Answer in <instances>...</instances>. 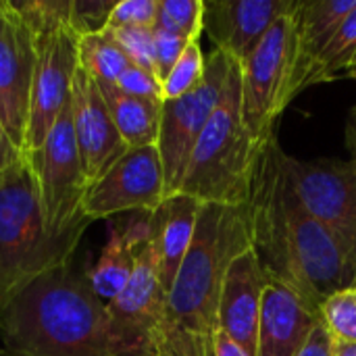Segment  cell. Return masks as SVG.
Here are the masks:
<instances>
[{"label":"cell","mask_w":356,"mask_h":356,"mask_svg":"<svg viewBox=\"0 0 356 356\" xmlns=\"http://www.w3.org/2000/svg\"><path fill=\"white\" fill-rule=\"evenodd\" d=\"M35 65L38 48L31 31L6 0H0V123L21 152H25Z\"/></svg>","instance_id":"4fadbf2b"},{"label":"cell","mask_w":356,"mask_h":356,"mask_svg":"<svg viewBox=\"0 0 356 356\" xmlns=\"http://www.w3.org/2000/svg\"><path fill=\"white\" fill-rule=\"evenodd\" d=\"M248 248V204L200 207L194 240L167 294L152 356H213L225 273Z\"/></svg>","instance_id":"7a4b0ae2"},{"label":"cell","mask_w":356,"mask_h":356,"mask_svg":"<svg viewBox=\"0 0 356 356\" xmlns=\"http://www.w3.org/2000/svg\"><path fill=\"white\" fill-rule=\"evenodd\" d=\"M106 31L115 38V42L121 46V50L131 60V65L156 75L154 27H115V29H106Z\"/></svg>","instance_id":"83f0119b"},{"label":"cell","mask_w":356,"mask_h":356,"mask_svg":"<svg viewBox=\"0 0 356 356\" xmlns=\"http://www.w3.org/2000/svg\"><path fill=\"white\" fill-rule=\"evenodd\" d=\"M356 60V8L346 17V21L340 25V29L327 40V44L321 48L309 77L305 83V90L317 83L332 81L340 77V73H348V69Z\"/></svg>","instance_id":"603a6c76"},{"label":"cell","mask_w":356,"mask_h":356,"mask_svg":"<svg viewBox=\"0 0 356 356\" xmlns=\"http://www.w3.org/2000/svg\"><path fill=\"white\" fill-rule=\"evenodd\" d=\"M346 75H348V77H356V65H355V67H350V69H348V73H346Z\"/></svg>","instance_id":"74e56055"},{"label":"cell","mask_w":356,"mask_h":356,"mask_svg":"<svg viewBox=\"0 0 356 356\" xmlns=\"http://www.w3.org/2000/svg\"><path fill=\"white\" fill-rule=\"evenodd\" d=\"M159 0H117L104 29L115 27H154Z\"/></svg>","instance_id":"f546056e"},{"label":"cell","mask_w":356,"mask_h":356,"mask_svg":"<svg viewBox=\"0 0 356 356\" xmlns=\"http://www.w3.org/2000/svg\"><path fill=\"white\" fill-rule=\"evenodd\" d=\"M296 4L298 0H204L202 33H209L217 50L240 63Z\"/></svg>","instance_id":"9a60e30c"},{"label":"cell","mask_w":356,"mask_h":356,"mask_svg":"<svg viewBox=\"0 0 356 356\" xmlns=\"http://www.w3.org/2000/svg\"><path fill=\"white\" fill-rule=\"evenodd\" d=\"M204 63L207 56L202 54L200 42H192L161 83L163 100H175L192 92L204 75Z\"/></svg>","instance_id":"4316f807"},{"label":"cell","mask_w":356,"mask_h":356,"mask_svg":"<svg viewBox=\"0 0 356 356\" xmlns=\"http://www.w3.org/2000/svg\"><path fill=\"white\" fill-rule=\"evenodd\" d=\"M288 175L300 204L356 259V163L288 156Z\"/></svg>","instance_id":"9c48e42d"},{"label":"cell","mask_w":356,"mask_h":356,"mask_svg":"<svg viewBox=\"0 0 356 356\" xmlns=\"http://www.w3.org/2000/svg\"><path fill=\"white\" fill-rule=\"evenodd\" d=\"M71 119L88 186L106 173L129 148L119 136L104 94L94 77L77 67L71 90Z\"/></svg>","instance_id":"5bb4252c"},{"label":"cell","mask_w":356,"mask_h":356,"mask_svg":"<svg viewBox=\"0 0 356 356\" xmlns=\"http://www.w3.org/2000/svg\"><path fill=\"white\" fill-rule=\"evenodd\" d=\"M271 284L254 248L236 257L225 273L221 302H219V330L238 342L250 356H257L259 323L263 311V296Z\"/></svg>","instance_id":"2e32d148"},{"label":"cell","mask_w":356,"mask_h":356,"mask_svg":"<svg viewBox=\"0 0 356 356\" xmlns=\"http://www.w3.org/2000/svg\"><path fill=\"white\" fill-rule=\"evenodd\" d=\"M165 198L163 161L154 144L129 148L106 173L94 179L83 194L81 211L90 221L129 211L154 213Z\"/></svg>","instance_id":"30bf717a"},{"label":"cell","mask_w":356,"mask_h":356,"mask_svg":"<svg viewBox=\"0 0 356 356\" xmlns=\"http://www.w3.org/2000/svg\"><path fill=\"white\" fill-rule=\"evenodd\" d=\"M213 356H250L238 342H234L225 332H217L213 340Z\"/></svg>","instance_id":"836d02e7"},{"label":"cell","mask_w":356,"mask_h":356,"mask_svg":"<svg viewBox=\"0 0 356 356\" xmlns=\"http://www.w3.org/2000/svg\"><path fill=\"white\" fill-rule=\"evenodd\" d=\"M8 8L40 42L63 27H71L73 0H6Z\"/></svg>","instance_id":"cb8c5ba5"},{"label":"cell","mask_w":356,"mask_h":356,"mask_svg":"<svg viewBox=\"0 0 356 356\" xmlns=\"http://www.w3.org/2000/svg\"><path fill=\"white\" fill-rule=\"evenodd\" d=\"M346 146L350 150V161L356 163V104L350 108L346 121Z\"/></svg>","instance_id":"d590c367"},{"label":"cell","mask_w":356,"mask_h":356,"mask_svg":"<svg viewBox=\"0 0 356 356\" xmlns=\"http://www.w3.org/2000/svg\"><path fill=\"white\" fill-rule=\"evenodd\" d=\"M321 321L338 344H356V288L332 294L319 309Z\"/></svg>","instance_id":"484cf974"},{"label":"cell","mask_w":356,"mask_h":356,"mask_svg":"<svg viewBox=\"0 0 356 356\" xmlns=\"http://www.w3.org/2000/svg\"><path fill=\"white\" fill-rule=\"evenodd\" d=\"M204 0H159L154 29H163L186 38L188 42H198L202 35Z\"/></svg>","instance_id":"d4e9b609"},{"label":"cell","mask_w":356,"mask_h":356,"mask_svg":"<svg viewBox=\"0 0 356 356\" xmlns=\"http://www.w3.org/2000/svg\"><path fill=\"white\" fill-rule=\"evenodd\" d=\"M355 65H356V60H355ZM355 65H353V67H355Z\"/></svg>","instance_id":"f35d334b"},{"label":"cell","mask_w":356,"mask_h":356,"mask_svg":"<svg viewBox=\"0 0 356 356\" xmlns=\"http://www.w3.org/2000/svg\"><path fill=\"white\" fill-rule=\"evenodd\" d=\"M190 44L192 42H188L186 38H179L163 29H154V67L161 83L171 73V69L175 67V63L179 60V56Z\"/></svg>","instance_id":"4dcf8cb0"},{"label":"cell","mask_w":356,"mask_h":356,"mask_svg":"<svg viewBox=\"0 0 356 356\" xmlns=\"http://www.w3.org/2000/svg\"><path fill=\"white\" fill-rule=\"evenodd\" d=\"M77 44L79 35L71 27H63L35 42L38 65L25 131V152H33L46 142L60 113L71 102L73 79L79 67Z\"/></svg>","instance_id":"7c38bea8"},{"label":"cell","mask_w":356,"mask_h":356,"mask_svg":"<svg viewBox=\"0 0 356 356\" xmlns=\"http://www.w3.org/2000/svg\"><path fill=\"white\" fill-rule=\"evenodd\" d=\"M23 156V152L13 144V140L8 138L6 129L0 123V171L8 169L13 163H17Z\"/></svg>","instance_id":"e575fe53"},{"label":"cell","mask_w":356,"mask_h":356,"mask_svg":"<svg viewBox=\"0 0 356 356\" xmlns=\"http://www.w3.org/2000/svg\"><path fill=\"white\" fill-rule=\"evenodd\" d=\"M356 8V0H319L302 2L294 13L296 21V63L292 75V100L305 92L307 77L327 40L340 29Z\"/></svg>","instance_id":"ffe728a7"},{"label":"cell","mask_w":356,"mask_h":356,"mask_svg":"<svg viewBox=\"0 0 356 356\" xmlns=\"http://www.w3.org/2000/svg\"><path fill=\"white\" fill-rule=\"evenodd\" d=\"M248 215L252 248L269 280L315 313L332 294L356 284L355 257L300 204L277 136L263 146Z\"/></svg>","instance_id":"6da1fadb"},{"label":"cell","mask_w":356,"mask_h":356,"mask_svg":"<svg viewBox=\"0 0 356 356\" xmlns=\"http://www.w3.org/2000/svg\"><path fill=\"white\" fill-rule=\"evenodd\" d=\"M319 321L321 315L294 292L271 282L263 296L257 356H298Z\"/></svg>","instance_id":"e0dca14e"},{"label":"cell","mask_w":356,"mask_h":356,"mask_svg":"<svg viewBox=\"0 0 356 356\" xmlns=\"http://www.w3.org/2000/svg\"><path fill=\"white\" fill-rule=\"evenodd\" d=\"M200 207L198 200L186 194H173L150 213V246L159 282L167 294L194 240Z\"/></svg>","instance_id":"ac0fdd59"},{"label":"cell","mask_w":356,"mask_h":356,"mask_svg":"<svg viewBox=\"0 0 356 356\" xmlns=\"http://www.w3.org/2000/svg\"><path fill=\"white\" fill-rule=\"evenodd\" d=\"M77 63L79 69L86 71L100 83H117L123 71L131 65L127 54L115 42V38L102 29L94 33L79 35L77 44Z\"/></svg>","instance_id":"7402d4cb"},{"label":"cell","mask_w":356,"mask_h":356,"mask_svg":"<svg viewBox=\"0 0 356 356\" xmlns=\"http://www.w3.org/2000/svg\"><path fill=\"white\" fill-rule=\"evenodd\" d=\"M88 225L81 223L65 234L46 227L25 154L0 171V309L40 275L71 263Z\"/></svg>","instance_id":"277c9868"},{"label":"cell","mask_w":356,"mask_h":356,"mask_svg":"<svg viewBox=\"0 0 356 356\" xmlns=\"http://www.w3.org/2000/svg\"><path fill=\"white\" fill-rule=\"evenodd\" d=\"M232 65L234 58L215 48L207 56L204 75L198 86L181 98L163 100L156 148L163 161L167 198L181 188L194 146L223 96Z\"/></svg>","instance_id":"52a82bcc"},{"label":"cell","mask_w":356,"mask_h":356,"mask_svg":"<svg viewBox=\"0 0 356 356\" xmlns=\"http://www.w3.org/2000/svg\"><path fill=\"white\" fill-rule=\"evenodd\" d=\"M263 146L244 123L242 75L240 63L234 60L223 96L194 146L177 194L200 204H248Z\"/></svg>","instance_id":"5b68a950"},{"label":"cell","mask_w":356,"mask_h":356,"mask_svg":"<svg viewBox=\"0 0 356 356\" xmlns=\"http://www.w3.org/2000/svg\"><path fill=\"white\" fill-rule=\"evenodd\" d=\"M98 86L104 94L111 117L125 146L127 148L154 146L159 142L163 100L136 98V96L123 94L113 83L98 81Z\"/></svg>","instance_id":"44dd1931"},{"label":"cell","mask_w":356,"mask_h":356,"mask_svg":"<svg viewBox=\"0 0 356 356\" xmlns=\"http://www.w3.org/2000/svg\"><path fill=\"white\" fill-rule=\"evenodd\" d=\"M6 356H115L106 305L86 273L65 263L0 309Z\"/></svg>","instance_id":"3957f363"},{"label":"cell","mask_w":356,"mask_h":356,"mask_svg":"<svg viewBox=\"0 0 356 356\" xmlns=\"http://www.w3.org/2000/svg\"><path fill=\"white\" fill-rule=\"evenodd\" d=\"M115 88H119L123 94L136 96V98H148V100H163V88L161 81L156 79V75L129 65L123 75L117 79Z\"/></svg>","instance_id":"1f68e13d"},{"label":"cell","mask_w":356,"mask_h":356,"mask_svg":"<svg viewBox=\"0 0 356 356\" xmlns=\"http://www.w3.org/2000/svg\"><path fill=\"white\" fill-rule=\"evenodd\" d=\"M117 0H73L71 4V29L77 35L102 31Z\"/></svg>","instance_id":"f1b7e54d"},{"label":"cell","mask_w":356,"mask_h":356,"mask_svg":"<svg viewBox=\"0 0 356 356\" xmlns=\"http://www.w3.org/2000/svg\"><path fill=\"white\" fill-rule=\"evenodd\" d=\"M167 292L156 275L150 238L142 244L136 269L121 294L106 305L115 356H152L165 317Z\"/></svg>","instance_id":"8fae6325"},{"label":"cell","mask_w":356,"mask_h":356,"mask_svg":"<svg viewBox=\"0 0 356 356\" xmlns=\"http://www.w3.org/2000/svg\"><path fill=\"white\" fill-rule=\"evenodd\" d=\"M298 356H336V340L332 338L323 321H319V325L313 330L309 342L305 344Z\"/></svg>","instance_id":"d6a6232c"},{"label":"cell","mask_w":356,"mask_h":356,"mask_svg":"<svg viewBox=\"0 0 356 356\" xmlns=\"http://www.w3.org/2000/svg\"><path fill=\"white\" fill-rule=\"evenodd\" d=\"M336 356H356V344H338L336 342Z\"/></svg>","instance_id":"8d00e7d4"},{"label":"cell","mask_w":356,"mask_h":356,"mask_svg":"<svg viewBox=\"0 0 356 356\" xmlns=\"http://www.w3.org/2000/svg\"><path fill=\"white\" fill-rule=\"evenodd\" d=\"M355 288H356V284H355Z\"/></svg>","instance_id":"ab89813d"},{"label":"cell","mask_w":356,"mask_h":356,"mask_svg":"<svg viewBox=\"0 0 356 356\" xmlns=\"http://www.w3.org/2000/svg\"><path fill=\"white\" fill-rule=\"evenodd\" d=\"M296 8L277 19L265 38L257 44V48L244 60H240L242 117L248 131L261 144H267L275 136L277 119L292 104V75L296 63Z\"/></svg>","instance_id":"8992f818"},{"label":"cell","mask_w":356,"mask_h":356,"mask_svg":"<svg viewBox=\"0 0 356 356\" xmlns=\"http://www.w3.org/2000/svg\"><path fill=\"white\" fill-rule=\"evenodd\" d=\"M148 238L150 213H142V217H136L125 225H113L108 229V240L98 261L86 273L90 288L104 305L115 300L127 286L136 269L138 252Z\"/></svg>","instance_id":"d6986e66"},{"label":"cell","mask_w":356,"mask_h":356,"mask_svg":"<svg viewBox=\"0 0 356 356\" xmlns=\"http://www.w3.org/2000/svg\"><path fill=\"white\" fill-rule=\"evenodd\" d=\"M23 154L38 184L46 227L52 234H65L81 223H92L81 211L88 179L75 142L71 102L60 113L46 142L38 150Z\"/></svg>","instance_id":"ba28073f"}]
</instances>
